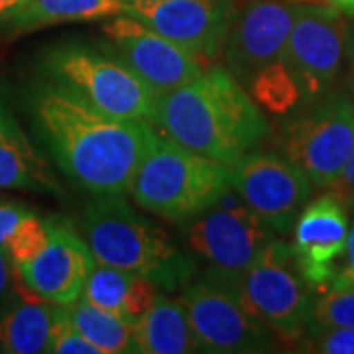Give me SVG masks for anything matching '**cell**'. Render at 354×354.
<instances>
[{
  "mask_svg": "<svg viewBox=\"0 0 354 354\" xmlns=\"http://www.w3.org/2000/svg\"><path fill=\"white\" fill-rule=\"evenodd\" d=\"M329 191H333L339 199H341L346 209L351 211L354 207V148L346 164L342 167V171L339 174V177L335 179V183L330 185Z\"/></svg>",
  "mask_w": 354,
  "mask_h": 354,
  "instance_id": "f546056e",
  "label": "cell"
},
{
  "mask_svg": "<svg viewBox=\"0 0 354 354\" xmlns=\"http://www.w3.org/2000/svg\"><path fill=\"white\" fill-rule=\"evenodd\" d=\"M14 281V268L8 254L0 248V301L10 293Z\"/></svg>",
  "mask_w": 354,
  "mask_h": 354,
  "instance_id": "4dcf8cb0",
  "label": "cell"
},
{
  "mask_svg": "<svg viewBox=\"0 0 354 354\" xmlns=\"http://www.w3.org/2000/svg\"><path fill=\"white\" fill-rule=\"evenodd\" d=\"M301 344L309 353L354 354V329H309Z\"/></svg>",
  "mask_w": 354,
  "mask_h": 354,
  "instance_id": "4316f807",
  "label": "cell"
},
{
  "mask_svg": "<svg viewBox=\"0 0 354 354\" xmlns=\"http://www.w3.org/2000/svg\"><path fill=\"white\" fill-rule=\"evenodd\" d=\"M44 69L55 87L71 93L91 109L120 118L146 120L153 127L158 97L101 48L57 46L46 55Z\"/></svg>",
  "mask_w": 354,
  "mask_h": 354,
  "instance_id": "5b68a950",
  "label": "cell"
},
{
  "mask_svg": "<svg viewBox=\"0 0 354 354\" xmlns=\"http://www.w3.org/2000/svg\"><path fill=\"white\" fill-rule=\"evenodd\" d=\"M354 329V288H329L313 301L309 329Z\"/></svg>",
  "mask_w": 354,
  "mask_h": 354,
  "instance_id": "cb8c5ba5",
  "label": "cell"
},
{
  "mask_svg": "<svg viewBox=\"0 0 354 354\" xmlns=\"http://www.w3.org/2000/svg\"><path fill=\"white\" fill-rule=\"evenodd\" d=\"M132 341L138 354L201 353L183 304L162 293L134 321Z\"/></svg>",
  "mask_w": 354,
  "mask_h": 354,
  "instance_id": "ffe728a7",
  "label": "cell"
},
{
  "mask_svg": "<svg viewBox=\"0 0 354 354\" xmlns=\"http://www.w3.org/2000/svg\"><path fill=\"white\" fill-rule=\"evenodd\" d=\"M30 211L10 201H2L0 199V248L4 250L8 239L12 236V232L18 227V223L28 215Z\"/></svg>",
  "mask_w": 354,
  "mask_h": 354,
  "instance_id": "f1b7e54d",
  "label": "cell"
},
{
  "mask_svg": "<svg viewBox=\"0 0 354 354\" xmlns=\"http://www.w3.org/2000/svg\"><path fill=\"white\" fill-rule=\"evenodd\" d=\"M46 246L32 260L12 266L14 276L41 299L67 307L81 297L95 258L75 228L57 218L46 221Z\"/></svg>",
  "mask_w": 354,
  "mask_h": 354,
  "instance_id": "9a60e30c",
  "label": "cell"
},
{
  "mask_svg": "<svg viewBox=\"0 0 354 354\" xmlns=\"http://www.w3.org/2000/svg\"><path fill=\"white\" fill-rule=\"evenodd\" d=\"M348 41L344 14L333 6L299 4L281 59L297 79L304 106L329 97Z\"/></svg>",
  "mask_w": 354,
  "mask_h": 354,
  "instance_id": "30bf717a",
  "label": "cell"
},
{
  "mask_svg": "<svg viewBox=\"0 0 354 354\" xmlns=\"http://www.w3.org/2000/svg\"><path fill=\"white\" fill-rule=\"evenodd\" d=\"M348 209L333 193L307 203L291 228V252L305 281L313 290H327L341 264L348 239Z\"/></svg>",
  "mask_w": 354,
  "mask_h": 354,
  "instance_id": "2e32d148",
  "label": "cell"
},
{
  "mask_svg": "<svg viewBox=\"0 0 354 354\" xmlns=\"http://www.w3.org/2000/svg\"><path fill=\"white\" fill-rule=\"evenodd\" d=\"M228 187L227 165L158 134L128 193L142 211L185 225L207 211Z\"/></svg>",
  "mask_w": 354,
  "mask_h": 354,
  "instance_id": "277c9868",
  "label": "cell"
},
{
  "mask_svg": "<svg viewBox=\"0 0 354 354\" xmlns=\"http://www.w3.org/2000/svg\"><path fill=\"white\" fill-rule=\"evenodd\" d=\"M34 116L55 164L93 197L128 193L158 136L150 122L95 111L55 85L39 88Z\"/></svg>",
  "mask_w": 354,
  "mask_h": 354,
  "instance_id": "6da1fadb",
  "label": "cell"
},
{
  "mask_svg": "<svg viewBox=\"0 0 354 354\" xmlns=\"http://www.w3.org/2000/svg\"><path fill=\"white\" fill-rule=\"evenodd\" d=\"M0 189L59 193L48 164L34 150L12 113L0 101Z\"/></svg>",
  "mask_w": 354,
  "mask_h": 354,
  "instance_id": "e0dca14e",
  "label": "cell"
},
{
  "mask_svg": "<svg viewBox=\"0 0 354 354\" xmlns=\"http://www.w3.org/2000/svg\"><path fill=\"white\" fill-rule=\"evenodd\" d=\"M158 295L160 288L148 278L101 262L93 264L81 293L88 304L111 311L130 325H134Z\"/></svg>",
  "mask_w": 354,
  "mask_h": 354,
  "instance_id": "ac0fdd59",
  "label": "cell"
},
{
  "mask_svg": "<svg viewBox=\"0 0 354 354\" xmlns=\"http://www.w3.org/2000/svg\"><path fill=\"white\" fill-rule=\"evenodd\" d=\"M351 211H353V223L348 227L346 248H344L341 264L337 268V274H335L329 288H354V207Z\"/></svg>",
  "mask_w": 354,
  "mask_h": 354,
  "instance_id": "83f0119b",
  "label": "cell"
},
{
  "mask_svg": "<svg viewBox=\"0 0 354 354\" xmlns=\"http://www.w3.org/2000/svg\"><path fill=\"white\" fill-rule=\"evenodd\" d=\"M122 2H156V0H122Z\"/></svg>",
  "mask_w": 354,
  "mask_h": 354,
  "instance_id": "e575fe53",
  "label": "cell"
},
{
  "mask_svg": "<svg viewBox=\"0 0 354 354\" xmlns=\"http://www.w3.org/2000/svg\"><path fill=\"white\" fill-rule=\"evenodd\" d=\"M248 87L252 91L254 101L258 102V106L270 113H291L297 104L304 102L299 83L283 59L262 69Z\"/></svg>",
  "mask_w": 354,
  "mask_h": 354,
  "instance_id": "603a6c76",
  "label": "cell"
},
{
  "mask_svg": "<svg viewBox=\"0 0 354 354\" xmlns=\"http://www.w3.org/2000/svg\"><path fill=\"white\" fill-rule=\"evenodd\" d=\"M48 242V225L34 213L28 215L18 223V227L8 239L4 252L8 254L12 266H20L32 260Z\"/></svg>",
  "mask_w": 354,
  "mask_h": 354,
  "instance_id": "d4e9b609",
  "label": "cell"
},
{
  "mask_svg": "<svg viewBox=\"0 0 354 354\" xmlns=\"http://www.w3.org/2000/svg\"><path fill=\"white\" fill-rule=\"evenodd\" d=\"M295 2H299V0H295Z\"/></svg>",
  "mask_w": 354,
  "mask_h": 354,
  "instance_id": "8d00e7d4",
  "label": "cell"
},
{
  "mask_svg": "<svg viewBox=\"0 0 354 354\" xmlns=\"http://www.w3.org/2000/svg\"><path fill=\"white\" fill-rule=\"evenodd\" d=\"M297 8L295 0H252L236 14L223 59L244 87L268 65L281 59Z\"/></svg>",
  "mask_w": 354,
  "mask_h": 354,
  "instance_id": "5bb4252c",
  "label": "cell"
},
{
  "mask_svg": "<svg viewBox=\"0 0 354 354\" xmlns=\"http://www.w3.org/2000/svg\"><path fill=\"white\" fill-rule=\"evenodd\" d=\"M327 4L344 16H354V0H327Z\"/></svg>",
  "mask_w": 354,
  "mask_h": 354,
  "instance_id": "1f68e13d",
  "label": "cell"
},
{
  "mask_svg": "<svg viewBox=\"0 0 354 354\" xmlns=\"http://www.w3.org/2000/svg\"><path fill=\"white\" fill-rule=\"evenodd\" d=\"M46 353L50 354H101L97 351L95 344L91 342L77 330V327L69 321V317L64 313L55 321L53 329H51L50 341Z\"/></svg>",
  "mask_w": 354,
  "mask_h": 354,
  "instance_id": "484cf974",
  "label": "cell"
},
{
  "mask_svg": "<svg viewBox=\"0 0 354 354\" xmlns=\"http://www.w3.org/2000/svg\"><path fill=\"white\" fill-rule=\"evenodd\" d=\"M124 14L211 64L223 55L239 10L234 0H156L127 2Z\"/></svg>",
  "mask_w": 354,
  "mask_h": 354,
  "instance_id": "4fadbf2b",
  "label": "cell"
},
{
  "mask_svg": "<svg viewBox=\"0 0 354 354\" xmlns=\"http://www.w3.org/2000/svg\"><path fill=\"white\" fill-rule=\"evenodd\" d=\"M65 315L101 354L136 353L132 341V325L111 311H104L79 297L65 307Z\"/></svg>",
  "mask_w": 354,
  "mask_h": 354,
  "instance_id": "7402d4cb",
  "label": "cell"
},
{
  "mask_svg": "<svg viewBox=\"0 0 354 354\" xmlns=\"http://www.w3.org/2000/svg\"><path fill=\"white\" fill-rule=\"evenodd\" d=\"M83 227L95 262L138 274L165 290L187 283L195 274L191 256L177 248L164 228L136 213L124 195L93 197Z\"/></svg>",
  "mask_w": 354,
  "mask_h": 354,
  "instance_id": "3957f363",
  "label": "cell"
},
{
  "mask_svg": "<svg viewBox=\"0 0 354 354\" xmlns=\"http://www.w3.org/2000/svg\"><path fill=\"white\" fill-rule=\"evenodd\" d=\"M122 0H26L6 22L16 32H32L67 22H97L124 14Z\"/></svg>",
  "mask_w": 354,
  "mask_h": 354,
  "instance_id": "44dd1931",
  "label": "cell"
},
{
  "mask_svg": "<svg viewBox=\"0 0 354 354\" xmlns=\"http://www.w3.org/2000/svg\"><path fill=\"white\" fill-rule=\"evenodd\" d=\"M254 315L283 342L304 341L311 327L313 288L305 281L291 244L274 239L252 266L242 274L228 276Z\"/></svg>",
  "mask_w": 354,
  "mask_h": 354,
  "instance_id": "8992f818",
  "label": "cell"
},
{
  "mask_svg": "<svg viewBox=\"0 0 354 354\" xmlns=\"http://www.w3.org/2000/svg\"><path fill=\"white\" fill-rule=\"evenodd\" d=\"M179 301L201 353H266L274 346V333L254 315L234 283L221 272L211 270L207 278L187 286Z\"/></svg>",
  "mask_w": 354,
  "mask_h": 354,
  "instance_id": "52a82bcc",
  "label": "cell"
},
{
  "mask_svg": "<svg viewBox=\"0 0 354 354\" xmlns=\"http://www.w3.org/2000/svg\"><path fill=\"white\" fill-rule=\"evenodd\" d=\"M153 127L193 152L230 165L270 134L258 102L223 65H209L187 85L158 99Z\"/></svg>",
  "mask_w": 354,
  "mask_h": 354,
  "instance_id": "7a4b0ae2",
  "label": "cell"
},
{
  "mask_svg": "<svg viewBox=\"0 0 354 354\" xmlns=\"http://www.w3.org/2000/svg\"><path fill=\"white\" fill-rule=\"evenodd\" d=\"M228 167V183L234 193L279 236L290 234L313 183L281 153L252 152Z\"/></svg>",
  "mask_w": 354,
  "mask_h": 354,
  "instance_id": "8fae6325",
  "label": "cell"
},
{
  "mask_svg": "<svg viewBox=\"0 0 354 354\" xmlns=\"http://www.w3.org/2000/svg\"><path fill=\"white\" fill-rule=\"evenodd\" d=\"M353 62H354V57H353ZM351 85H353V93H354V71H353V81H351Z\"/></svg>",
  "mask_w": 354,
  "mask_h": 354,
  "instance_id": "d590c367",
  "label": "cell"
},
{
  "mask_svg": "<svg viewBox=\"0 0 354 354\" xmlns=\"http://www.w3.org/2000/svg\"><path fill=\"white\" fill-rule=\"evenodd\" d=\"M346 48L351 50V57H354V28L348 30V41H346Z\"/></svg>",
  "mask_w": 354,
  "mask_h": 354,
  "instance_id": "836d02e7",
  "label": "cell"
},
{
  "mask_svg": "<svg viewBox=\"0 0 354 354\" xmlns=\"http://www.w3.org/2000/svg\"><path fill=\"white\" fill-rule=\"evenodd\" d=\"M24 2L26 0H0V18L6 20V18H8L16 8H20Z\"/></svg>",
  "mask_w": 354,
  "mask_h": 354,
  "instance_id": "d6a6232c",
  "label": "cell"
},
{
  "mask_svg": "<svg viewBox=\"0 0 354 354\" xmlns=\"http://www.w3.org/2000/svg\"><path fill=\"white\" fill-rule=\"evenodd\" d=\"M279 153L297 165L313 187L329 189L354 148V101L329 95L288 120L278 136Z\"/></svg>",
  "mask_w": 354,
  "mask_h": 354,
  "instance_id": "ba28073f",
  "label": "cell"
},
{
  "mask_svg": "<svg viewBox=\"0 0 354 354\" xmlns=\"http://www.w3.org/2000/svg\"><path fill=\"white\" fill-rule=\"evenodd\" d=\"M276 236L232 187L207 211L185 223V242L193 256L228 276L248 270Z\"/></svg>",
  "mask_w": 354,
  "mask_h": 354,
  "instance_id": "9c48e42d",
  "label": "cell"
},
{
  "mask_svg": "<svg viewBox=\"0 0 354 354\" xmlns=\"http://www.w3.org/2000/svg\"><path fill=\"white\" fill-rule=\"evenodd\" d=\"M101 50L128 67L158 99L187 85L205 69L189 51L127 14L102 24Z\"/></svg>",
  "mask_w": 354,
  "mask_h": 354,
  "instance_id": "7c38bea8",
  "label": "cell"
},
{
  "mask_svg": "<svg viewBox=\"0 0 354 354\" xmlns=\"http://www.w3.org/2000/svg\"><path fill=\"white\" fill-rule=\"evenodd\" d=\"M62 313V305L50 304L22 286L20 297L0 317V353H46L51 329Z\"/></svg>",
  "mask_w": 354,
  "mask_h": 354,
  "instance_id": "d6986e66",
  "label": "cell"
}]
</instances>
